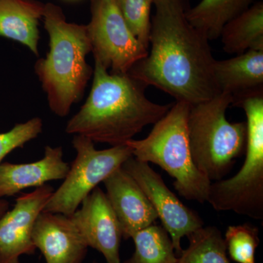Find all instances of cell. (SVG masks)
Instances as JSON below:
<instances>
[{
    "instance_id": "12",
    "label": "cell",
    "mask_w": 263,
    "mask_h": 263,
    "mask_svg": "<svg viewBox=\"0 0 263 263\" xmlns=\"http://www.w3.org/2000/svg\"><path fill=\"white\" fill-rule=\"evenodd\" d=\"M32 240L46 263H81L89 247L70 216L51 212L39 214Z\"/></svg>"
},
{
    "instance_id": "14",
    "label": "cell",
    "mask_w": 263,
    "mask_h": 263,
    "mask_svg": "<svg viewBox=\"0 0 263 263\" xmlns=\"http://www.w3.org/2000/svg\"><path fill=\"white\" fill-rule=\"evenodd\" d=\"M213 72L219 93L229 95L235 106L246 99L263 96V51L215 60Z\"/></svg>"
},
{
    "instance_id": "9",
    "label": "cell",
    "mask_w": 263,
    "mask_h": 263,
    "mask_svg": "<svg viewBox=\"0 0 263 263\" xmlns=\"http://www.w3.org/2000/svg\"><path fill=\"white\" fill-rule=\"evenodd\" d=\"M122 167L148 197L162 227L171 237L175 252L179 257L183 250L181 239L203 226L201 218L170 190L162 176L154 171L149 164L132 157Z\"/></svg>"
},
{
    "instance_id": "2",
    "label": "cell",
    "mask_w": 263,
    "mask_h": 263,
    "mask_svg": "<svg viewBox=\"0 0 263 263\" xmlns=\"http://www.w3.org/2000/svg\"><path fill=\"white\" fill-rule=\"evenodd\" d=\"M92 81L84 105L67 122V134L120 146L146 126L156 124L172 107L151 101L145 95L146 86L129 74L109 73L98 62Z\"/></svg>"
},
{
    "instance_id": "23",
    "label": "cell",
    "mask_w": 263,
    "mask_h": 263,
    "mask_svg": "<svg viewBox=\"0 0 263 263\" xmlns=\"http://www.w3.org/2000/svg\"><path fill=\"white\" fill-rule=\"evenodd\" d=\"M42 131V119L34 117L27 122L15 124L10 131L0 133V164L10 152L22 148L26 143L37 138Z\"/></svg>"
},
{
    "instance_id": "16",
    "label": "cell",
    "mask_w": 263,
    "mask_h": 263,
    "mask_svg": "<svg viewBox=\"0 0 263 263\" xmlns=\"http://www.w3.org/2000/svg\"><path fill=\"white\" fill-rule=\"evenodd\" d=\"M44 8V3L37 0H0V37L22 43L38 56Z\"/></svg>"
},
{
    "instance_id": "13",
    "label": "cell",
    "mask_w": 263,
    "mask_h": 263,
    "mask_svg": "<svg viewBox=\"0 0 263 263\" xmlns=\"http://www.w3.org/2000/svg\"><path fill=\"white\" fill-rule=\"evenodd\" d=\"M107 198L127 240L140 230L155 224L157 213L138 183L123 167L103 181Z\"/></svg>"
},
{
    "instance_id": "3",
    "label": "cell",
    "mask_w": 263,
    "mask_h": 263,
    "mask_svg": "<svg viewBox=\"0 0 263 263\" xmlns=\"http://www.w3.org/2000/svg\"><path fill=\"white\" fill-rule=\"evenodd\" d=\"M44 27L49 51L39 59L34 70L53 114L65 117L84 95L93 70L86 62L91 52L86 25L70 23L58 5L45 4Z\"/></svg>"
},
{
    "instance_id": "15",
    "label": "cell",
    "mask_w": 263,
    "mask_h": 263,
    "mask_svg": "<svg viewBox=\"0 0 263 263\" xmlns=\"http://www.w3.org/2000/svg\"><path fill=\"white\" fill-rule=\"evenodd\" d=\"M70 164L63 160L61 146L45 148L44 157L30 163L0 164V198L13 196L22 190L39 187L65 178Z\"/></svg>"
},
{
    "instance_id": "7",
    "label": "cell",
    "mask_w": 263,
    "mask_h": 263,
    "mask_svg": "<svg viewBox=\"0 0 263 263\" xmlns=\"http://www.w3.org/2000/svg\"><path fill=\"white\" fill-rule=\"evenodd\" d=\"M94 143L86 137L74 136L75 160L63 182L52 193L43 212L72 215L99 183L133 157L127 144L98 150Z\"/></svg>"
},
{
    "instance_id": "10",
    "label": "cell",
    "mask_w": 263,
    "mask_h": 263,
    "mask_svg": "<svg viewBox=\"0 0 263 263\" xmlns=\"http://www.w3.org/2000/svg\"><path fill=\"white\" fill-rule=\"evenodd\" d=\"M53 191L46 183L22 195L0 218V263H20L22 255L34 253L33 228Z\"/></svg>"
},
{
    "instance_id": "11",
    "label": "cell",
    "mask_w": 263,
    "mask_h": 263,
    "mask_svg": "<svg viewBox=\"0 0 263 263\" xmlns=\"http://www.w3.org/2000/svg\"><path fill=\"white\" fill-rule=\"evenodd\" d=\"M70 216L88 247L103 254L107 263H121L122 228L101 189L95 188Z\"/></svg>"
},
{
    "instance_id": "1",
    "label": "cell",
    "mask_w": 263,
    "mask_h": 263,
    "mask_svg": "<svg viewBox=\"0 0 263 263\" xmlns=\"http://www.w3.org/2000/svg\"><path fill=\"white\" fill-rule=\"evenodd\" d=\"M154 5L151 51L127 74L190 105L220 94L209 41L189 22L184 0H154Z\"/></svg>"
},
{
    "instance_id": "8",
    "label": "cell",
    "mask_w": 263,
    "mask_h": 263,
    "mask_svg": "<svg viewBox=\"0 0 263 263\" xmlns=\"http://www.w3.org/2000/svg\"><path fill=\"white\" fill-rule=\"evenodd\" d=\"M90 10L86 30L95 62L110 69V73L127 74L148 49L128 29L116 0H91Z\"/></svg>"
},
{
    "instance_id": "6",
    "label": "cell",
    "mask_w": 263,
    "mask_h": 263,
    "mask_svg": "<svg viewBox=\"0 0 263 263\" xmlns=\"http://www.w3.org/2000/svg\"><path fill=\"white\" fill-rule=\"evenodd\" d=\"M237 107L247 116L245 163L230 179L212 183L207 202L217 212L263 219V96L246 99Z\"/></svg>"
},
{
    "instance_id": "17",
    "label": "cell",
    "mask_w": 263,
    "mask_h": 263,
    "mask_svg": "<svg viewBox=\"0 0 263 263\" xmlns=\"http://www.w3.org/2000/svg\"><path fill=\"white\" fill-rule=\"evenodd\" d=\"M220 37L230 54L263 51V3L258 1L224 26Z\"/></svg>"
},
{
    "instance_id": "24",
    "label": "cell",
    "mask_w": 263,
    "mask_h": 263,
    "mask_svg": "<svg viewBox=\"0 0 263 263\" xmlns=\"http://www.w3.org/2000/svg\"><path fill=\"white\" fill-rule=\"evenodd\" d=\"M8 209H9V202L7 200L0 199V218L8 212Z\"/></svg>"
},
{
    "instance_id": "5",
    "label": "cell",
    "mask_w": 263,
    "mask_h": 263,
    "mask_svg": "<svg viewBox=\"0 0 263 263\" xmlns=\"http://www.w3.org/2000/svg\"><path fill=\"white\" fill-rule=\"evenodd\" d=\"M233 104L229 95L190 105L187 133L195 165L211 181L221 180L247 147V122L231 123L227 109Z\"/></svg>"
},
{
    "instance_id": "18",
    "label": "cell",
    "mask_w": 263,
    "mask_h": 263,
    "mask_svg": "<svg viewBox=\"0 0 263 263\" xmlns=\"http://www.w3.org/2000/svg\"><path fill=\"white\" fill-rule=\"evenodd\" d=\"M254 0H201L186 8V17L209 41L220 37L223 27L231 19L248 9Z\"/></svg>"
},
{
    "instance_id": "19",
    "label": "cell",
    "mask_w": 263,
    "mask_h": 263,
    "mask_svg": "<svg viewBox=\"0 0 263 263\" xmlns=\"http://www.w3.org/2000/svg\"><path fill=\"white\" fill-rule=\"evenodd\" d=\"M132 238L135 252L124 263H178L172 240L163 227L152 224Z\"/></svg>"
},
{
    "instance_id": "20",
    "label": "cell",
    "mask_w": 263,
    "mask_h": 263,
    "mask_svg": "<svg viewBox=\"0 0 263 263\" xmlns=\"http://www.w3.org/2000/svg\"><path fill=\"white\" fill-rule=\"evenodd\" d=\"M187 238L188 247L178 257V263H230L226 241L216 227L202 226Z\"/></svg>"
},
{
    "instance_id": "22",
    "label": "cell",
    "mask_w": 263,
    "mask_h": 263,
    "mask_svg": "<svg viewBox=\"0 0 263 263\" xmlns=\"http://www.w3.org/2000/svg\"><path fill=\"white\" fill-rule=\"evenodd\" d=\"M224 241L230 257L235 262L255 263L259 242L257 228L248 224L228 227Z\"/></svg>"
},
{
    "instance_id": "4",
    "label": "cell",
    "mask_w": 263,
    "mask_h": 263,
    "mask_svg": "<svg viewBox=\"0 0 263 263\" xmlns=\"http://www.w3.org/2000/svg\"><path fill=\"white\" fill-rule=\"evenodd\" d=\"M190 108V104L176 101L146 138L125 144L136 160L157 164L174 178L175 190L181 197L204 203L212 182L197 170L192 157L187 133Z\"/></svg>"
},
{
    "instance_id": "21",
    "label": "cell",
    "mask_w": 263,
    "mask_h": 263,
    "mask_svg": "<svg viewBox=\"0 0 263 263\" xmlns=\"http://www.w3.org/2000/svg\"><path fill=\"white\" fill-rule=\"evenodd\" d=\"M126 25L148 49L151 32V8L154 0H116Z\"/></svg>"
},
{
    "instance_id": "25",
    "label": "cell",
    "mask_w": 263,
    "mask_h": 263,
    "mask_svg": "<svg viewBox=\"0 0 263 263\" xmlns=\"http://www.w3.org/2000/svg\"><path fill=\"white\" fill-rule=\"evenodd\" d=\"M93 263H97V262H93Z\"/></svg>"
}]
</instances>
